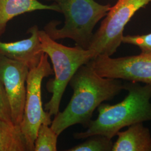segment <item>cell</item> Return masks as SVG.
I'll return each instance as SVG.
<instances>
[{
	"mask_svg": "<svg viewBox=\"0 0 151 151\" xmlns=\"http://www.w3.org/2000/svg\"><path fill=\"white\" fill-rule=\"evenodd\" d=\"M124 85L128 95L123 100L115 105L101 104L96 119L90 121L86 131L75 133V139L97 134L112 139L124 127L151 120V85L128 82Z\"/></svg>",
	"mask_w": 151,
	"mask_h": 151,
	"instance_id": "obj_2",
	"label": "cell"
},
{
	"mask_svg": "<svg viewBox=\"0 0 151 151\" xmlns=\"http://www.w3.org/2000/svg\"><path fill=\"white\" fill-rule=\"evenodd\" d=\"M151 0H118L111 6L97 32L93 34L88 49L93 58L100 55L111 56L123 41L124 28L137 11Z\"/></svg>",
	"mask_w": 151,
	"mask_h": 151,
	"instance_id": "obj_5",
	"label": "cell"
},
{
	"mask_svg": "<svg viewBox=\"0 0 151 151\" xmlns=\"http://www.w3.org/2000/svg\"><path fill=\"white\" fill-rule=\"evenodd\" d=\"M48 55L43 53L38 65L29 71L24 115L20 127L27 142L28 151H33L39 127L51 125V115L44 110L42 102V83L45 77L53 75Z\"/></svg>",
	"mask_w": 151,
	"mask_h": 151,
	"instance_id": "obj_6",
	"label": "cell"
},
{
	"mask_svg": "<svg viewBox=\"0 0 151 151\" xmlns=\"http://www.w3.org/2000/svg\"><path fill=\"white\" fill-rule=\"evenodd\" d=\"M123 43L138 47L143 53H151V33L142 35H126Z\"/></svg>",
	"mask_w": 151,
	"mask_h": 151,
	"instance_id": "obj_15",
	"label": "cell"
},
{
	"mask_svg": "<svg viewBox=\"0 0 151 151\" xmlns=\"http://www.w3.org/2000/svg\"><path fill=\"white\" fill-rule=\"evenodd\" d=\"M69 84L73 91L70 101L63 111L54 115L51 123V128L58 135L76 124L87 128L95 110L125 90L124 83L101 77L87 64L78 69Z\"/></svg>",
	"mask_w": 151,
	"mask_h": 151,
	"instance_id": "obj_1",
	"label": "cell"
},
{
	"mask_svg": "<svg viewBox=\"0 0 151 151\" xmlns=\"http://www.w3.org/2000/svg\"><path fill=\"white\" fill-rule=\"evenodd\" d=\"M0 151H28L20 125L0 120Z\"/></svg>",
	"mask_w": 151,
	"mask_h": 151,
	"instance_id": "obj_12",
	"label": "cell"
},
{
	"mask_svg": "<svg viewBox=\"0 0 151 151\" xmlns=\"http://www.w3.org/2000/svg\"><path fill=\"white\" fill-rule=\"evenodd\" d=\"M29 69L22 63L0 55V78L5 90L13 124L20 125L24 115Z\"/></svg>",
	"mask_w": 151,
	"mask_h": 151,
	"instance_id": "obj_8",
	"label": "cell"
},
{
	"mask_svg": "<svg viewBox=\"0 0 151 151\" xmlns=\"http://www.w3.org/2000/svg\"><path fill=\"white\" fill-rule=\"evenodd\" d=\"M58 135L49 125H40L34 142V151H57Z\"/></svg>",
	"mask_w": 151,
	"mask_h": 151,
	"instance_id": "obj_13",
	"label": "cell"
},
{
	"mask_svg": "<svg viewBox=\"0 0 151 151\" xmlns=\"http://www.w3.org/2000/svg\"><path fill=\"white\" fill-rule=\"evenodd\" d=\"M37 10H51L60 12L54 3L47 5L38 0H0V36L5 32L7 23L16 16Z\"/></svg>",
	"mask_w": 151,
	"mask_h": 151,
	"instance_id": "obj_11",
	"label": "cell"
},
{
	"mask_svg": "<svg viewBox=\"0 0 151 151\" xmlns=\"http://www.w3.org/2000/svg\"><path fill=\"white\" fill-rule=\"evenodd\" d=\"M0 120L10 124H13L11 119V111L5 90L0 78Z\"/></svg>",
	"mask_w": 151,
	"mask_h": 151,
	"instance_id": "obj_16",
	"label": "cell"
},
{
	"mask_svg": "<svg viewBox=\"0 0 151 151\" xmlns=\"http://www.w3.org/2000/svg\"><path fill=\"white\" fill-rule=\"evenodd\" d=\"M59 6L65 16V24L58 28V21H52L44 31L53 40L69 38L76 45L87 49L97 22L106 15L111 6L101 5L94 0H48Z\"/></svg>",
	"mask_w": 151,
	"mask_h": 151,
	"instance_id": "obj_3",
	"label": "cell"
},
{
	"mask_svg": "<svg viewBox=\"0 0 151 151\" xmlns=\"http://www.w3.org/2000/svg\"><path fill=\"white\" fill-rule=\"evenodd\" d=\"M116 135L111 151H151V133L143 123L131 125Z\"/></svg>",
	"mask_w": 151,
	"mask_h": 151,
	"instance_id": "obj_10",
	"label": "cell"
},
{
	"mask_svg": "<svg viewBox=\"0 0 151 151\" xmlns=\"http://www.w3.org/2000/svg\"><path fill=\"white\" fill-rule=\"evenodd\" d=\"M83 142L68 150V151H112V139L103 135H93L87 137Z\"/></svg>",
	"mask_w": 151,
	"mask_h": 151,
	"instance_id": "obj_14",
	"label": "cell"
},
{
	"mask_svg": "<svg viewBox=\"0 0 151 151\" xmlns=\"http://www.w3.org/2000/svg\"><path fill=\"white\" fill-rule=\"evenodd\" d=\"M39 37L43 52L48 55L53 65L54 78L47 83V89L52 93V97L44 105L45 109L52 116L59 112L62 98L72 77L93 56L88 49L78 45L68 47L58 43L44 30H39Z\"/></svg>",
	"mask_w": 151,
	"mask_h": 151,
	"instance_id": "obj_4",
	"label": "cell"
},
{
	"mask_svg": "<svg viewBox=\"0 0 151 151\" xmlns=\"http://www.w3.org/2000/svg\"><path fill=\"white\" fill-rule=\"evenodd\" d=\"M87 64L103 77L151 85V53L119 58L100 55Z\"/></svg>",
	"mask_w": 151,
	"mask_h": 151,
	"instance_id": "obj_7",
	"label": "cell"
},
{
	"mask_svg": "<svg viewBox=\"0 0 151 151\" xmlns=\"http://www.w3.org/2000/svg\"><path fill=\"white\" fill-rule=\"evenodd\" d=\"M37 25L29 29L30 37L13 42H0V55L19 62L30 70L38 65L44 52Z\"/></svg>",
	"mask_w": 151,
	"mask_h": 151,
	"instance_id": "obj_9",
	"label": "cell"
}]
</instances>
